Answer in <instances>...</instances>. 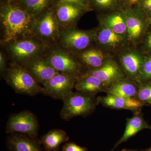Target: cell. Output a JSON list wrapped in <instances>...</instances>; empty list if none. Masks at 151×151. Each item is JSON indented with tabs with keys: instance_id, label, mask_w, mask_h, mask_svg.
<instances>
[{
	"instance_id": "6da1fadb",
	"label": "cell",
	"mask_w": 151,
	"mask_h": 151,
	"mask_svg": "<svg viewBox=\"0 0 151 151\" xmlns=\"http://www.w3.org/2000/svg\"><path fill=\"white\" fill-rule=\"evenodd\" d=\"M35 18L13 1L1 4L0 10L2 31L1 44L33 36V28Z\"/></svg>"
},
{
	"instance_id": "7a4b0ae2",
	"label": "cell",
	"mask_w": 151,
	"mask_h": 151,
	"mask_svg": "<svg viewBox=\"0 0 151 151\" xmlns=\"http://www.w3.org/2000/svg\"><path fill=\"white\" fill-rule=\"evenodd\" d=\"M4 52L12 62L23 65L31 60L43 55L49 47L34 36L29 37L1 43Z\"/></svg>"
},
{
	"instance_id": "3957f363",
	"label": "cell",
	"mask_w": 151,
	"mask_h": 151,
	"mask_svg": "<svg viewBox=\"0 0 151 151\" xmlns=\"http://www.w3.org/2000/svg\"><path fill=\"white\" fill-rule=\"evenodd\" d=\"M43 56L60 73L73 76L76 78L86 72V69L71 52L58 43L49 47Z\"/></svg>"
},
{
	"instance_id": "277c9868",
	"label": "cell",
	"mask_w": 151,
	"mask_h": 151,
	"mask_svg": "<svg viewBox=\"0 0 151 151\" xmlns=\"http://www.w3.org/2000/svg\"><path fill=\"white\" fill-rule=\"evenodd\" d=\"M3 77L18 94L34 96L42 93V85L24 68L17 63H11Z\"/></svg>"
},
{
	"instance_id": "5b68a950",
	"label": "cell",
	"mask_w": 151,
	"mask_h": 151,
	"mask_svg": "<svg viewBox=\"0 0 151 151\" xmlns=\"http://www.w3.org/2000/svg\"><path fill=\"white\" fill-rule=\"evenodd\" d=\"M63 101L60 116L67 121L77 116L86 117L92 114L99 104L96 95L78 91L72 92Z\"/></svg>"
},
{
	"instance_id": "8992f818",
	"label": "cell",
	"mask_w": 151,
	"mask_h": 151,
	"mask_svg": "<svg viewBox=\"0 0 151 151\" xmlns=\"http://www.w3.org/2000/svg\"><path fill=\"white\" fill-rule=\"evenodd\" d=\"M128 38L132 46H139L150 25L147 13L138 5L124 8Z\"/></svg>"
},
{
	"instance_id": "52a82bcc",
	"label": "cell",
	"mask_w": 151,
	"mask_h": 151,
	"mask_svg": "<svg viewBox=\"0 0 151 151\" xmlns=\"http://www.w3.org/2000/svg\"><path fill=\"white\" fill-rule=\"evenodd\" d=\"M53 7L36 17L33 28V36L49 46L58 43L60 32Z\"/></svg>"
},
{
	"instance_id": "ba28073f",
	"label": "cell",
	"mask_w": 151,
	"mask_h": 151,
	"mask_svg": "<svg viewBox=\"0 0 151 151\" xmlns=\"http://www.w3.org/2000/svg\"><path fill=\"white\" fill-rule=\"evenodd\" d=\"M95 29L83 30L73 27L60 31L58 44L72 52L83 51L95 44Z\"/></svg>"
},
{
	"instance_id": "9c48e42d",
	"label": "cell",
	"mask_w": 151,
	"mask_h": 151,
	"mask_svg": "<svg viewBox=\"0 0 151 151\" xmlns=\"http://www.w3.org/2000/svg\"><path fill=\"white\" fill-rule=\"evenodd\" d=\"M95 29V45L116 57L121 52L132 45L128 37L125 36L118 34L100 25Z\"/></svg>"
},
{
	"instance_id": "30bf717a",
	"label": "cell",
	"mask_w": 151,
	"mask_h": 151,
	"mask_svg": "<svg viewBox=\"0 0 151 151\" xmlns=\"http://www.w3.org/2000/svg\"><path fill=\"white\" fill-rule=\"evenodd\" d=\"M39 130L38 122L34 114L29 111H24L12 115L6 127L7 134L19 133L35 138Z\"/></svg>"
},
{
	"instance_id": "8fae6325",
	"label": "cell",
	"mask_w": 151,
	"mask_h": 151,
	"mask_svg": "<svg viewBox=\"0 0 151 151\" xmlns=\"http://www.w3.org/2000/svg\"><path fill=\"white\" fill-rule=\"evenodd\" d=\"M146 57V55L139 47L132 45L121 52L116 56L127 77L137 83Z\"/></svg>"
},
{
	"instance_id": "7c38bea8",
	"label": "cell",
	"mask_w": 151,
	"mask_h": 151,
	"mask_svg": "<svg viewBox=\"0 0 151 151\" xmlns=\"http://www.w3.org/2000/svg\"><path fill=\"white\" fill-rule=\"evenodd\" d=\"M76 78L73 76L58 73L42 86V94L63 101L73 92Z\"/></svg>"
},
{
	"instance_id": "4fadbf2b",
	"label": "cell",
	"mask_w": 151,
	"mask_h": 151,
	"mask_svg": "<svg viewBox=\"0 0 151 151\" xmlns=\"http://www.w3.org/2000/svg\"><path fill=\"white\" fill-rule=\"evenodd\" d=\"M86 73L98 78L108 87L115 81L127 77L116 57L109 58L100 67L87 70Z\"/></svg>"
},
{
	"instance_id": "5bb4252c",
	"label": "cell",
	"mask_w": 151,
	"mask_h": 151,
	"mask_svg": "<svg viewBox=\"0 0 151 151\" xmlns=\"http://www.w3.org/2000/svg\"><path fill=\"white\" fill-rule=\"evenodd\" d=\"M55 14L60 30L75 27L87 11L75 5L63 4L53 7Z\"/></svg>"
},
{
	"instance_id": "9a60e30c",
	"label": "cell",
	"mask_w": 151,
	"mask_h": 151,
	"mask_svg": "<svg viewBox=\"0 0 151 151\" xmlns=\"http://www.w3.org/2000/svg\"><path fill=\"white\" fill-rule=\"evenodd\" d=\"M72 53L86 70L98 68L109 58L116 57L95 44L83 51Z\"/></svg>"
},
{
	"instance_id": "2e32d148",
	"label": "cell",
	"mask_w": 151,
	"mask_h": 151,
	"mask_svg": "<svg viewBox=\"0 0 151 151\" xmlns=\"http://www.w3.org/2000/svg\"><path fill=\"white\" fill-rule=\"evenodd\" d=\"M42 86L58 73H60L52 66L43 55L35 58L23 65Z\"/></svg>"
},
{
	"instance_id": "e0dca14e",
	"label": "cell",
	"mask_w": 151,
	"mask_h": 151,
	"mask_svg": "<svg viewBox=\"0 0 151 151\" xmlns=\"http://www.w3.org/2000/svg\"><path fill=\"white\" fill-rule=\"evenodd\" d=\"M98 104L112 109H124L133 112L141 111L144 105L135 98L106 95L97 97Z\"/></svg>"
},
{
	"instance_id": "ac0fdd59",
	"label": "cell",
	"mask_w": 151,
	"mask_h": 151,
	"mask_svg": "<svg viewBox=\"0 0 151 151\" xmlns=\"http://www.w3.org/2000/svg\"><path fill=\"white\" fill-rule=\"evenodd\" d=\"M97 17L99 25L128 37L127 26L123 10L109 13L97 14Z\"/></svg>"
},
{
	"instance_id": "d6986e66",
	"label": "cell",
	"mask_w": 151,
	"mask_h": 151,
	"mask_svg": "<svg viewBox=\"0 0 151 151\" xmlns=\"http://www.w3.org/2000/svg\"><path fill=\"white\" fill-rule=\"evenodd\" d=\"M108 87L99 79L86 72L77 77L74 86L76 91L93 95L100 92L106 93Z\"/></svg>"
},
{
	"instance_id": "ffe728a7",
	"label": "cell",
	"mask_w": 151,
	"mask_h": 151,
	"mask_svg": "<svg viewBox=\"0 0 151 151\" xmlns=\"http://www.w3.org/2000/svg\"><path fill=\"white\" fill-rule=\"evenodd\" d=\"M134 113V116L132 118L127 119L126 128L124 134L115 145L114 149L142 130L145 129L151 130V126L144 119L141 111H137Z\"/></svg>"
},
{
	"instance_id": "44dd1931",
	"label": "cell",
	"mask_w": 151,
	"mask_h": 151,
	"mask_svg": "<svg viewBox=\"0 0 151 151\" xmlns=\"http://www.w3.org/2000/svg\"><path fill=\"white\" fill-rule=\"evenodd\" d=\"M139 84L128 77L119 79L111 84L106 92L107 95L135 98Z\"/></svg>"
},
{
	"instance_id": "7402d4cb",
	"label": "cell",
	"mask_w": 151,
	"mask_h": 151,
	"mask_svg": "<svg viewBox=\"0 0 151 151\" xmlns=\"http://www.w3.org/2000/svg\"><path fill=\"white\" fill-rule=\"evenodd\" d=\"M33 138L19 133L11 134L8 139L10 147L14 151H41Z\"/></svg>"
},
{
	"instance_id": "603a6c76",
	"label": "cell",
	"mask_w": 151,
	"mask_h": 151,
	"mask_svg": "<svg viewBox=\"0 0 151 151\" xmlns=\"http://www.w3.org/2000/svg\"><path fill=\"white\" fill-rule=\"evenodd\" d=\"M67 133L62 130L52 129L42 137V142L47 151H56L62 143L68 140Z\"/></svg>"
},
{
	"instance_id": "cb8c5ba5",
	"label": "cell",
	"mask_w": 151,
	"mask_h": 151,
	"mask_svg": "<svg viewBox=\"0 0 151 151\" xmlns=\"http://www.w3.org/2000/svg\"><path fill=\"white\" fill-rule=\"evenodd\" d=\"M18 3L35 17L52 7L55 0H11Z\"/></svg>"
},
{
	"instance_id": "d4e9b609",
	"label": "cell",
	"mask_w": 151,
	"mask_h": 151,
	"mask_svg": "<svg viewBox=\"0 0 151 151\" xmlns=\"http://www.w3.org/2000/svg\"><path fill=\"white\" fill-rule=\"evenodd\" d=\"M89 3L92 11L97 14L109 13L124 9L122 0H90Z\"/></svg>"
},
{
	"instance_id": "484cf974",
	"label": "cell",
	"mask_w": 151,
	"mask_h": 151,
	"mask_svg": "<svg viewBox=\"0 0 151 151\" xmlns=\"http://www.w3.org/2000/svg\"><path fill=\"white\" fill-rule=\"evenodd\" d=\"M143 105H151V81L139 84L135 98Z\"/></svg>"
},
{
	"instance_id": "4316f807",
	"label": "cell",
	"mask_w": 151,
	"mask_h": 151,
	"mask_svg": "<svg viewBox=\"0 0 151 151\" xmlns=\"http://www.w3.org/2000/svg\"><path fill=\"white\" fill-rule=\"evenodd\" d=\"M151 81V54L146 55L145 60L141 69L138 84Z\"/></svg>"
},
{
	"instance_id": "83f0119b",
	"label": "cell",
	"mask_w": 151,
	"mask_h": 151,
	"mask_svg": "<svg viewBox=\"0 0 151 151\" xmlns=\"http://www.w3.org/2000/svg\"><path fill=\"white\" fill-rule=\"evenodd\" d=\"M89 1L90 0H55L54 5L63 4H72L78 6L89 12L92 11Z\"/></svg>"
},
{
	"instance_id": "f1b7e54d",
	"label": "cell",
	"mask_w": 151,
	"mask_h": 151,
	"mask_svg": "<svg viewBox=\"0 0 151 151\" xmlns=\"http://www.w3.org/2000/svg\"><path fill=\"white\" fill-rule=\"evenodd\" d=\"M140 47H138L145 55L146 52L151 53V30L146 32L145 35L143 38L142 40L139 45Z\"/></svg>"
},
{
	"instance_id": "f546056e",
	"label": "cell",
	"mask_w": 151,
	"mask_h": 151,
	"mask_svg": "<svg viewBox=\"0 0 151 151\" xmlns=\"http://www.w3.org/2000/svg\"><path fill=\"white\" fill-rule=\"evenodd\" d=\"M8 57L6 55L2 50L0 51V73L1 75L4 76L6 73L8 67L7 64Z\"/></svg>"
},
{
	"instance_id": "4dcf8cb0",
	"label": "cell",
	"mask_w": 151,
	"mask_h": 151,
	"mask_svg": "<svg viewBox=\"0 0 151 151\" xmlns=\"http://www.w3.org/2000/svg\"><path fill=\"white\" fill-rule=\"evenodd\" d=\"M62 151H87L86 148L81 147L75 143H66L63 147Z\"/></svg>"
},
{
	"instance_id": "1f68e13d",
	"label": "cell",
	"mask_w": 151,
	"mask_h": 151,
	"mask_svg": "<svg viewBox=\"0 0 151 151\" xmlns=\"http://www.w3.org/2000/svg\"><path fill=\"white\" fill-rule=\"evenodd\" d=\"M137 5L144 10L149 17L151 15V0H142Z\"/></svg>"
},
{
	"instance_id": "d6a6232c",
	"label": "cell",
	"mask_w": 151,
	"mask_h": 151,
	"mask_svg": "<svg viewBox=\"0 0 151 151\" xmlns=\"http://www.w3.org/2000/svg\"><path fill=\"white\" fill-rule=\"evenodd\" d=\"M142 0H127L124 4V8L126 7H131L137 5Z\"/></svg>"
},
{
	"instance_id": "836d02e7",
	"label": "cell",
	"mask_w": 151,
	"mask_h": 151,
	"mask_svg": "<svg viewBox=\"0 0 151 151\" xmlns=\"http://www.w3.org/2000/svg\"><path fill=\"white\" fill-rule=\"evenodd\" d=\"M1 1H2L1 4H3V3L7 2L11 0H1Z\"/></svg>"
},
{
	"instance_id": "e575fe53",
	"label": "cell",
	"mask_w": 151,
	"mask_h": 151,
	"mask_svg": "<svg viewBox=\"0 0 151 151\" xmlns=\"http://www.w3.org/2000/svg\"><path fill=\"white\" fill-rule=\"evenodd\" d=\"M122 151H137L134 150H124Z\"/></svg>"
},
{
	"instance_id": "d590c367",
	"label": "cell",
	"mask_w": 151,
	"mask_h": 151,
	"mask_svg": "<svg viewBox=\"0 0 151 151\" xmlns=\"http://www.w3.org/2000/svg\"><path fill=\"white\" fill-rule=\"evenodd\" d=\"M149 17V22H150V24L151 26V15Z\"/></svg>"
},
{
	"instance_id": "8d00e7d4",
	"label": "cell",
	"mask_w": 151,
	"mask_h": 151,
	"mask_svg": "<svg viewBox=\"0 0 151 151\" xmlns=\"http://www.w3.org/2000/svg\"><path fill=\"white\" fill-rule=\"evenodd\" d=\"M122 2H123V5H124V4H125V3L126 2V1H127V0H122Z\"/></svg>"
},
{
	"instance_id": "74e56055",
	"label": "cell",
	"mask_w": 151,
	"mask_h": 151,
	"mask_svg": "<svg viewBox=\"0 0 151 151\" xmlns=\"http://www.w3.org/2000/svg\"><path fill=\"white\" fill-rule=\"evenodd\" d=\"M146 151H151V147L150 148L147 149V150H146Z\"/></svg>"
},
{
	"instance_id": "f35d334b",
	"label": "cell",
	"mask_w": 151,
	"mask_h": 151,
	"mask_svg": "<svg viewBox=\"0 0 151 151\" xmlns=\"http://www.w3.org/2000/svg\"><path fill=\"white\" fill-rule=\"evenodd\" d=\"M113 151V150H112V151Z\"/></svg>"
}]
</instances>
